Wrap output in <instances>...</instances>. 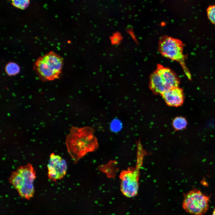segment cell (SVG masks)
Segmentation results:
<instances>
[{"instance_id": "7c38bea8", "label": "cell", "mask_w": 215, "mask_h": 215, "mask_svg": "<svg viewBox=\"0 0 215 215\" xmlns=\"http://www.w3.org/2000/svg\"><path fill=\"white\" fill-rule=\"evenodd\" d=\"M187 124L185 119L182 117H177L173 120L172 125L176 130H180L185 128Z\"/></svg>"}, {"instance_id": "30bf717a", "label": "cell", "mask_w": 215, "mask_h": 215, "mask_svg": "<svg viewBox=\"0 0 215 215\" xmlns=\"http://www.w3.org/2000/svg\"><path fill=\"white\" fill-rule=\"evenodd\" d=\"M149 87L153 92L156 94L161 95L168 89L156 70L150 75Z\"/></svg>"}, {"instance_id": "8992f818", "label": "cell", "mask_w": 215, "mask_h": 215, "mask_svg": "<svg viewBox=\"0 0 215 215\" xmlns=\"http://www.w3.org/2000/svg\"><path fill=\"white\" fill-rule=\"evenodd\" d=\"M210 197L194 189L185 194L182 204L184 209L194 215H203L208 211Z\"/></svg>"}, {"instance_id": "3957f363", "label": "cell", "mask_w": 215, "mask_h": 215, "mask_svg": "<svg viewBox=\"0 0 215 215\" xmlns=\"http://www.w3.org/2000/svg\"><path fill=\"white\" fill-rule=\"evenodd\" d=\"M36 177L34 168L28 163L20 166L12 172L9 180L21 196L29 199L33 196L34 192L33 182Z\"/></svg>"}, {"instance_id": "9a60e30c", "label": "cell", "mask_w": 215, "mask_h": 215, "mask_svg": "<svg viewBox=\"0 0 215 215\" xmlns=\"http://www.w3.org/2000/svg\"><path fill=\"white\" fill-rule=\"evenodd\" d=\"M212 215H215V207L213 212Z\"/></svg>"}, {"instance_id": "5b68a950", "label": "cell", "mask_w": 215, "mask_h": 215, "mask_svg": "<svg viewBox=\"0 0 215 215\" xmlns=\"http://www.w3.org/2000/svg\"><path fill=\"white\" fill-rule=\"evenodd\" d=\"M183 44L180 40L164 36L160 39L158 50L165 57L179 62L188 77L191 79L190 73L186 65L185 56L183 53Z\"/></svg>"}, {"instance_id": "6da1fadb", "label": "cell", "mask_w": 215, "mask_h": 215, "mask_svg": "<svg viewBox=\"0 0 215 215\" xmlns=\"http://www.w3.org/2000/svg\"><path fill=\"white\" fill-rule=\"evenodd\" d=\"M70 131L66 144L69 154L74 159L77 160L97 148V140L92 128L72 127Z\"/></svg>"}, {"instance_id": "8fae6325", "label": "cell", "mask_w": 215, "mask_h": 215, "mask_svg": "<svg viewBox=\"0 0 215 215\" xmlns=\"http://www.w3.org/2000/svg\"><path fill=\"white\" fill-rule=\"evenodd\" d=\"M5 69L7 74L10 76H14L18 74L20 70L19 65L13 62L8 63L6 65Z\"/></svg>"}, {"instance_id": "52a82bcc", "label": "cell", "mask_w": 215, "mask_h": 215, "mask_svg": "<svg viewBox=\"0 0 215 215\" xmlns=\"http://www.w3.org/2000/svg\"><path fill=\"white\" fill-rule=\"evenodd\" d=\"M48 177L56 182L63 178L66 174L67 165L66 161L60 156L51 153L47 165Z\"/></svg>"}, {"instance_id": "4fadbf2b", "label": "cell", "mask_w": 215, "mask_h": 215, "mask_svg": "<svg viewBox=\"0 0 215 215\" xmlns=\"http://www.w3.org/2000/svg\"><path fill=\"white\" fill-rule=\"evenodd\" d=\"M15 7L21 9L26 8L29 4V0H9Z\"/></svg>"}, {"instance_id": "9c48e42d", "label": "cell", "mask_w": 215, "mask_h": 215, "mask_svg": "<svg viewBox=\"0 0 215 215\" xmlns=\"http://www.w3.org/2000/svg\"><path fill=\"white\" fill-rule=\"evenodd\" d=\"M161 95L166 104L170 106H179L184 102L183 90L178 87L168 89Z\"/></svg>"}, {"instance_id": "277c9868", "label": "cell", "mask_w": 215, "mask_h": 215, "mask_svg": "<svg viewBox=\"0 0 215 215\" xmlns=\"http://www.w3.org/2000/svg\"><path fill=\"white\" fill-rule=\"evenodd\" d=\"M63 65L62 58L53 51L41 56L34 63L33 69L42 81L58 79Z\"/></svg>"}, {"instance_id": "ba28073f", "label": "cell", "mask_w": 215, "mask_h": 215, "mask_svg": "<svg viewBox=\"0 0 215 215\" xmlns=\"http://www.w3.org/2000/svg\"><path fill=\"white\" fill-rule=\"evenodd\" d=\"M156 70L160 76L168 89L178 87L179 83V79L176 74L170 68L161 64H158Z\"/></svg>"}, {"instance_id": "5bb4252c", "label": "cell", "mask_w": 215, "mask_h": 215, "mask_svg": "<svg viewBox=\"0 0 215 215\" xmlns=\"http://www.w3.org/2000/svg\"><path fill=\"white\" fill-rule=\"evenodd\" d=\"M207 11L208 19L212 23L215 24V5L209 6Z\"/></svg>"}, {"instance_id": "7a4b0ae2", "label": "cell", "mask_w": 215, "mask_h": 215, "mask_svg": "<svg viewBox=\"0 0 215 215\" xmlns=\"http://www.w3.org/2000/svg\"><path fill=\"white\" fill-rule=\"evenodd\" d=\"M137 159L136 165L122 171L119 178L121 180L120 190L122 194L129 198L136 196L139 189L140 169L143 159L147 153L143 148L140 141L137 145Z\"/></svg>"}]
</instances>
